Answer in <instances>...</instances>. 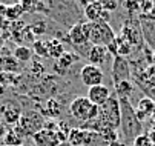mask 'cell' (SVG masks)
<instances>
[{
    "instance_id": "obj_34",
    "label": "cell",
    "mask_w": 155,
    "mask_h": 146,
    "mask_svg": "<svg viewBox=\"0 0 155 146\" xmlns=\"http://www.w3.org/2000/svg\"><path fill=\"white\" fill-rule=\"evenodd\" d=\"M5 91H6L5 85H3V83H0V95H3V94H5Z\"/></svg>"
},
{
    "instance_id": "obj_18",
    "label": "cell",
    "mask_w": 155,
    "mask_h": 146,
    "mask_svg": "<svg viewBox=\"0 0 155 146\" xmlns=\"http://www.w3.org/2000/svg\"><path fill=\"white\" fill-rule=\"evenodd\" d=\"M86 138V129L83 128H71L68 134V143L72 146H83Z\"/></svg>"
},
{
    "instance_id": "obj_5",
    "label": "cell",
    "mask_w": 155,
    "mask_h": 146,
    "mask_svg": "<svg viewBox=\"0 0 155 146\" xmlns=\"http://www.w3.org/2000/svg\"><path fill=\"white\" fill-rule=\"evenodd\" d=\"M97 120L103 123L104 126L117 131L120 128V121H121V112H120V101L117 95H110L109 100L104 103L103 106H100L98 117Z\"/></svg>"
},
{
    "instance_id": "obj_27",
    "label": "cell",
    "mask_w": 155,
    "mask_h": 146,
    "mask_svg": "<svg viewBox=\"0 0 155 146\" xmlns=\"http://www.w3.org/2000/svg\"><path fill=\"white\" fill-rule=\"evenodd\" d=\"M143 78H144V83L147 86H152L155 89V65H150L144 74H143Z\"/></svg>"
},
{
    "instance_id": "obj_26",
    "label": "cell",
    "mask_w": 155,
    "mask_h": 146,
    "mask_svg": "<svg viewBox=\"0 0 155 146\" xmlns=\"http://www.w3.org/2000/svg\"><path fill=\"white\" fill-rule=\"evenodd\" d=\"M32 52L38 57H49L48 55V45L45 40H35L32 43Z\"/></svg>"
},
{
    "instance_id": "obj_4",
    "label": "cell",
    "mask_w": 155,
    "mask_h": 146,
    "mask_svg": "<svg viewBox=\"0 0 155 146\" xmlns=\"http://www.w3.org/2000/svg\"><path fill=\"white\" fill-rule=\"evenodd\" d=\"M100 108L95 106L94 103L87 98V97H75L69 103V112L71 115L81 121V123H91L98 117Z\"/></svg>"
},
{
    "instance_id": "obj_14",
    "label": "cell",
    "mask_w": 155,
    "mask_h": 146,
    "mask_svg": "<svg viewBox=\"0 0 155 146\" xmlns=\"http://www.w3.org/2000/svg\"><path fill=\"white\" fill-rule=\"evenodd\" d=\"M107 55H109V51H107L106 46H97V45H94V46L89 48V52H87L86 57H87V60L91 61V65L100 68V65H103L104 61H106Z\"/></svg>"
},
{
    "instance_id": "obj_19",
    "label": "cell",
    "mask_w": 155,
    "mask_h": 146,
    "mask_svg": "<svg viewBox=\"0 0 155 146\" xmlns=\"http://www.w3.org/2000/svg\"><path fill=\"white\" fill-rule=\"evenodd\" d=\"M61 114V106L58 105V101L55 98H49L45 105V111H43V117H49V118H55Z\"/></svg>"
},
{
    "instance_id": "obj_13",
    "label": "cell",
    "mask_w": 155,
    "mask_h": 146,
    "mask_svg": "<svg viewBox=\"0 0 155 146\" xmlns=\"http://www.w3.org/2000/svg\"><path fill=\"white\" fill-rule=\"evenodd\" d=\"M69 40L71 43L75 46V48H84L86 45H91L87 41V37L84 34V29H83V23H75L71 26L69 29Z\"/></svg>"
},
{
    "instance_id": "obj_28",
    "label": "cell",
    "mask_w": 155,
    "mask_h": 146,
    "mask_svg": "<svg viewBox=\"0 0 155 146\" xmlns=\"http://www.w3.org/2000/svg\"><path fill=\"white\" fill-rule=\"evenodd\" d=\"M132 146H155V143L147 134H141L132 141Z\"/></svg>"
},
{
    "instance_id": "obj_7",
    "label": "cell",
    "mask_w": 155,
    "mask_h": 146,
    "mask_svg": "<svg viewBox=\"0 0 155 146\" xmlns=\"http://www.w3.org/2000/svg\"><path fill=\"white\" fill-rule=\"evenodd\" d=\"M103 78H104V74L101 71V68L98 66H94V65H84L81 69H80V80L84 86L87 88H92V86H97V85H103Z\"/></svg>"
},
{
    "instance_id": "obj_35",
    "label": "cell",
    "mask_w": 155,
    "mask_h": 146,
    "mask_svg": "<svg viewBox=\"0 0 155 146\" xmlns=\"http://www.w3.org/2000/svg\"><path fill=\"white\" fill-rule=\"evenodd\" d=\"M58 146H72V144H69L68 141H61V143H60Z\"/></svg>"
},
{
    "instance_id": "obj_16",
    "label": "cell",
    "mask_w": 155,
    "mask_h": 146,
    "mask_svg": "<svg viewBox=\"0 0 155 146\" xmlns=\"http://www.w3.org/2000/svg\"><path fill=\"white\" fill-rule=\"evenodd\" d=\"M46 45H48V55L58 60L66 51H64V46L61 45V41L57 40V38H49L46 40Z\"/></svg>"
},
{
    "instance_id": "obj_38",
    "label": "cell",
    "mask_w": 155,
    "mask_h": 146,
    "mask_svg": "<svg viewBox=\"0 0 155 146\" xmlns=\"http://www.w3.org/2000/svg\"><path fill=\"white\" fill-rule=\"evenodd\" d=\"M23 146H25V144H23Z\"/></svg>"
},
{
    "instance_id": "obj_21",
    "label": "cell",
    "mask_w": 155,
    "mask_h": 146,
    "mask_svg": "<svg viewBox=\"0 0 155 146\" xmlns=\"http://www.w3.org/2000/svg\"><path fill=\"white\" fill-rule=\"evenodd\" d=\"M107 144L109 143L100 134L86 129V138H84V144L83 146H107Z\"/></svg>"
},
{
    "instance_id": "obj_30",
    "label": "cell",
    "mask_w": 155,
    "mask_h": 146,
    "mask_svg": "<svg viewBox=\"0 0 155 146\" xmlns=\"http://www.w3.org/2000/svg\"><path fill=\"white\" fill-rule=\"evenodd\" d=\"M31 74H34L35 77H43L45 75V66H43L40 61H34L31 66Z\"/></svg>"
},
{
    "instance_id": "obj_32",
    "label": "cell",
    "mask_w": 155,
    "mask_h": 146,
    "mask_svg": "<svg viewBox=\"0 0 155 146\" xmlns=\"http://www.w3.org/2000/svg\"><path fill=\"white\" fill-rule=\"evenodd\" d=\"M6 132H8V126H6V124H5L2 120H0V140H3V138H5Z\"/></svg>"
},
{
    "instance_id": "obj_1",
    "label": "cell",
    "mask_w": 155,
    "mask_h": 146,
    "mask_svg": "<svg viewBox=\"0 0 155 146\" xmlns=\"http://www.w3.org/2000/svg\"><path fill=\"white\" fill-rule=\"evenodd\" d=\"M118 101H120V112H121L120 128L123 131V135L127 140L134 141L138 135L143 134V124L138 120L137 112L132 108L129 98H118Z\"/></svg>"
},
{
    "instance_id": "obj_22",
    "label": "cell",
    "mask_w": 155,
    "mask_h": 146,
    "mask_svg": "<svg viewBox=\"0 0 155 146\" xmlns=\"http://www.w3.org/2000/svg\"><path fill=\"white\" fill-rule=\"evenodd\" d=\"M3 144L5 146H23V137H21L14 128L8 129V132L3 138Z\"/></svg>"
},
{
    "instance_id": "obj_15",
    "label": "cell",
    "mask_w": 155,
    "mask_h": 146,
    "mask_svg": "<svg viewBox=\"0 0 155 146\" xmlns=\"http://www.w3.org/2000/svg\"><path fill=\"white\" fill-rule=\"evenodd\" d=\"M77 58H78V57L74 55L72 52H64V54L57 60V63H55V66H54L55 72H58L60 75H64L66 71H68V69L75 63V60H77Z\"/></svg>"
},
{
    "instance_id": "obj_23",
    "label": "cell",
    "mask_w": 155,
    "mask_h": 146,
    "mask_svg": "<svg viewBox=\"0 0 155 146\" xmlns=\"http://www.w3.org/2000/svg\"><path fill=\"white\" fill-rule=\"evenodd\" d=\"M115 92H117V97L118 98H129L130 94L134 92V86H132L130 80L117 83V85H115Z\"/></svg>"
},
{
    "instance_id": "obj_17",
    "label": "cell",
    "mask_w": 155,
    "mask_h": 146,
    "mask_svg": "<svg viewBox=\"0 0 155 146\" xmlns=\"http://www.w3.org/2000/svg\"><path fill=\"white\" fill-rule=\"evenodd\" d=\"M114 45H115V54L117 55H121V57H126L132 52V45L129 43V41L120 34L115 37L114 40Z\"/></svg>"
},
{
    "instance_id": "obj_10",
    "label": "cell",
    "mask_w": 155,
    "mask_h": 146,
    "mask_svg": "<svg viewBox=\"0 0 155 146\" xmlns=\"http://www.w3.org/2000/svg\"><path fill=\"white\" fill-rule=\"evenodd\" d=\"M112 80L114 83L120 81H126L130 80V65L126 57L121 55H114V61H112Z\"/></svg>"
},
{
    "instance_id": "obj_31",
    "label": "cell",
    "mask_w": 155,
    "mask_h": 146,
    "mask_svg": "<svg viewBox=\"0 0 155 146\" xmlns=\"http://www.w3.org/2000/svg\"><path fill=\"white\" fill-rule=\"evenodd\" d=\"M101 6H103L107 12H114V11L118 8V3L115 2V0H103Z\"/></svg>"
},
{
    "instance_id": "obj_9",
    "label": "cell",
    "mask_w": 155,
    "mask_h": 146,
    "mask_svg": "<svg viewBox=\"0 0 155 146\" xmlns=\"http://www.w3.org/2000/svg\"><path fill=\"white\" fill-rule=\"evenodd\" d=\"M21 114H23L21 108L12 100L3 101L2 105H0V115H2V118H3L2 121L5 124L15 126V124L18 123V120H20V117H21Z\"/></svg>"
},
{
    "instance_id": "obj_37",
    "label": "cell",
    "mask_w": 155,
    "mask_h": 146,
    "mask_svg": "<svg viewBox=\"0 0 155 146\" xmlns=\"http://www.w3.org/2000/svg\"><path fill=\"white\" fill-rule=\"evenodd\" d=\"M2 146H5V144H2Z\"/></svg>"
},
{
    "instance_id": "obj_11",
    "label": "cell",
    "mask_w": 155,
    "mask_h": 146,
    "mask_svg": "<svg viewBox=\"0 0 155 146\" xmlns=\"http://www.w3.org/2000/svg\"><path fill=\"white\" fill-rule=\"evenodd\" d=\"M86 97L89 98L95 106L100 108L109 100L110 91L106 85H97V86H92V88H87V95Z\"/></svg>"
},
{
    "instance_id": "obj_29",
    "label": "cell",
    "mask_w": 155,
    "mask_h": 146,
    "mask_svg": "<svg viewBox=\"0 0 155 146\" xmlns=\"http://www.w3.org/2000/svg\"><path fill=\"white\" fill-rule=\"evenodd\" d=\"M29 28H31V31H32L34 35H43V34L46 32V23L43 22V20H38V22L29 25Z\"/></svg>"
},
{
    "instance_id": "obj_20",
    "label": "cell",
    "mask_w": 155,
    "mask_h": 146,
    "mask_svg": "<svg viewBox=\"0 0 155 146\" xmlns=\"http://www.w3.org/2000/svg\"><path fill=\"white\" fill-rule=\"evenodd\" d=\"M14 58L17 60V61H21V63H26V61H29L31 60V57H32V49L29 48V46H26V45H18L15 49H14Z\"/></svg>"
},
{
    "instance_id": "obj_33",
    "label": "cell",
    "mask_w": 155,
    "mask_h": 146,
    "mask_svg": "<svg viewBox=\"0 0 155 146\" xmlns=\"http://www.w3.org/2000/svg\"><path fill=\"white\" fill-rule=\"evenodd\" d=\"M107 146H124V144H123V143H121L120 140H115V141H110V143H109Z\"/></svg>"
},
{
    "instance_id": "obj_24",
    "label": "cell",
    "mask_w": 155,
    "mask_h": 146,
    "mask_svg": "<svg viewBox=\"0 0 155 146\" xmlns=\"http://www.w3.org/2000/svg\"><path fill=\"white\" fill-rule=\"evenodd\" d=\"M0 66L3 68L5 72H17L18 71V61L14 58V55H5L0 58Z\"/></svg>"
},
{
    "instance_id": "obj_3",
    "label": "cell",
    "mask_w": 155,
    "mask_h": 146,
    "mask_svg": "<svg viewBox=\"0 0 155 146\" xmlns=\"http://www.w3.org/2000/svg\"><path fill=\"white\" fill-rule=\"evenodd\" d=\"M45 117L43 114H40L38 111H23L18 123L14 126V129L21 135V137H32L34 134H37L38 131H41L45 128Z\"/></svg>"
},
{
    "instance_id": "obj_12",
    "label": "cell",
    "mask_w": 155,
    "mask_h": 146,
    "mask_svg": "<svg viewBox=\"0 0 155 146\" xmlns=\"http://www.w3.org/2000/svg\"><path fill=\"white\" fill-rule=\"evenodd\" d=\"M135 112H137L138 120L143 123V120H146L147 117L155 115V101L150 97H141L138 105H137Z\"/></svg>"
},
{
    "instance_id": "obj_36",
    "label": "cell",
    "mask_w": 155,
    "mask_h": 146,
    "mask_svg": "<svg viewBox=\"0 0 155 146\" xmlns=\"http://www.w3.org/2000/svg\"><path fill=\"white\" fill-rule=\"evenodd\" d=\"M2 43H3V41H2V38H0V46H2Z\"/></svg>"
},
{
    "instance_id": "obj_8",
    "label": "cell",
    "mask_w": 155,
    "mask_h": 146,
    "mask_svg": "<svg viewBox=\"0 0 155 146\" xmlns=\"http://www.w3.org/2000/svg\"><path fill=\"white\" fill-rule=\"evenodd\" d=\"M84 17L92 23H109L110 12L101 6V2H91L84 6Z\"/></svg>"
},
{
    "instance_id": "obj_25",
    "label": "cell",
    "mask_w": 155,
    "mask_h": 146,
    "mask_svg": "<svg viewBox=\"0 0 155 146\" xmlns=\"http://www.w3.org/2000/svg\"><path fill=\"white\" fill-rule=\"evenodd\" d=\"M23 12H25V11H23V8H21L20 3H17V5H9V6L5 8V17H6L8 20H17Z\"/></svg>"
},
{
    "instance_id": "obj_2",
    "label": "cell",
    "mask_w": 155,
    "mask_h": 146,
    "mask_svg": "<svg viewBox=\"0 0 155 146\" xmlns=\"http://www.w3.org/2000/svg\"><path fill=\"white\" fill-rule=\"evenodd\" d=\"M84 34L87 37V41L94 46H109L115 40V32L110 28L109 23H92V22H84L83 23Z\"/></svg>"
},
{
    "instance_id": "obj_6",
    "label": "cell",
    "mask_w": 155,
    "mask_h": 146,
    "mask_svg": "<svg viewBox=\"0 0 155 146\" xmlns=\"http://www.w3.org/2000/svg\"><path fill=\"white\" fill-rule=\"evenodd\" d=\"M31 138H32L35 146H58L61 143L58 135H57L55 128L52 126V121L45 124V128L41 131H38L37 134H34Z\"/></svg>"
}]
</instances>
